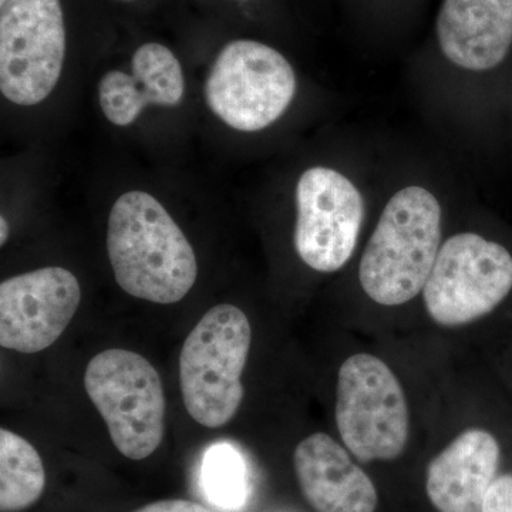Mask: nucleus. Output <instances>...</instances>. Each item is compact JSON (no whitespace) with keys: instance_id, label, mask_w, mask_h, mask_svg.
<instances>
[{"instance_id":"obj_18","label":"nucleus","mask_w":512,"mask_h":512,"mask_svg":"<svg viewBox=\"0 0 512 512\" xmlns=\"http://www.w3.org/2000/svg\"><path fill=\"white\" fill-rule=\"evenodd\" d=\"M134 512H211L204 505L190 500H161L144 505Z\"/></svg>"},{"instance_id":"obj_9","label":"nucleus","mask_w":512,"mask_h":512,"mask_svg":"<svg viewBox=\"0 0 512 512\" xmlns=\"http://www.w3.org/2000/svg\"><path fill=\"white\" fill-rule=\"evenodd\" d=\"M66 56L60 0L0 2V92L18 106H36L59 83Z\"/></svg>"},{"instance_id":"obj_8","label":"nucleus","mask_w":512,"mask_h":512,"mask_svg":"<svg viewBox=\"0 0 512 512\" xmlns=\"http://www.w3.org/2000/svg\"><path fill=\"white\" fill-rule=\"evenodd\" d=\"M298 92L295 69L281 52L256 40L221 50L205 82V100L228 127L258 133L284 117Z\"/></svg>"},{"instance_id":"obj_2","label":"nucleus","mask_w":512,"mask_h":512,"mask_svg":"<svg viewBox=\"0 0 512 512\" xmlns=\"http://www.w3.org/2000/svg\"><path fill=\"white\" fill-rule=\"evenodd\" d=\"M107 254L120 288L143 301L173 305L197 281V256L190 241L148 192L128 191L114 202Z\"/></svg>"},{"instance_id":"obj_15","label":"nucleus","mask_w":512,"mask_h":512,"mask_svg":"<svg viewBox=\"0 0 512 512\" xmlns=\"http://www.w3.org/2000/svg\"><path fill=\"white\" fill-rule=\"evenodd\" d=\"M45 467L35 447L19 434L0 430V510L19 512L42 497Z\"/></svg>"},{"instance_id":"obj_16","label":"nucleus","mask_w":512,"mask_h":512,"mask_svg":"<svg viewBox=\"0 0 512 512\" xmlns=\"http://www.w3.org/2000/svg\"><path fill=\"white\" fill-rule=\"evenodd\" d=\"M202 485L212 503L225 510H237L248 495L244 458L227 443L211 447L202 461Z\"/></svg>"},{"instance_id":"obj_20","label":"nucleus","mask_w":512,"mask_h":512,"mask_svg":"<svg viewBox=\"0 0 512 512\" xmlns=\"http://www.w3.org/2000/svg\"><path fill=\"white\" fill-rule=\"evenodd\" d=\"M124 2H130V0H124Z\"/></svg>"},{"instance_id":"obj_17","label":"nucleus","mask_w":512,"mask_h":512,"mask_svg":"<svg viewBox=\"0 0 512 512\" xmlns=\"http://www.w3.org/2000/svg\"><path fill=\"white\" fill-rule=\"evenodd\" d=\"M481 512H512V474L495 478L485 493Z\"/></svg>"},{"instance_id":"obj_5","label":"nucleus","mask_w":512,"mask_h":512,"mask_svg":"<svg viewBox=\"0 0 512 512\" xmlns=\"http://www.w3.org/2000/svg\"><path fill=\"white\" fill-rule=\"evenodd\" d=\"M336 429L360 463L393 461L410 437V410L399 377L384 360L356 353L342 363L336 383Z\"/></svg>"},{"instance_id":"obj_7","label":"nucleus","mask_w":512,"mask_h":512,"mask_svg":"<svg viewBox=\"0 0 512 512\" xmlns=\"http://www.w3.org/2000/svg\"><path fill=\"white\" fill-rule=\"evenodd\" d=\"M84 387L124 457L144 460L163 443L165 394L156 367L136 352L109 349L90 360Z\"/></svg>"},{"instance_id":"obj_1","label":"nucleus","mask_w":512,"mask_h":512,"mask_svg":"<svg viewBox=\"0 0 512 512\" xmlns=\"http://www.w3.org/2000/svg\"><path fill=\"white\" fill-rule=\"evenodd\" d=\"M367 239L357 281L367 298L397 308L421 296L444 241V201L426 178L390 188Z\"/></svg>"},{"instance_id":"obj_19","label":"nucleus","mask_w":512,"mask_h":512,"mask_svg":"<svg viewBox=\"0 0 512 512\" xmlns=\"http://www.w3.org/2000/svg\"><path fill=\"white\" fill-rule=\"evenodd\" d=\"M0 244L5 245L9 238V224L5 217L0 218Z\"/></svg>"},{"instance_id":"obj_4","label":"nucleus","mask_w":512,"mask_h":512,"mask_svg":"<svg viewBox=\"0 0 512 512\" xmlns=\"http://www.w3.org/2000/svg\"><path fill=\"white\" fill-rule=\"evenodd\" d=\"M293 248L303 265L318 274H336L352 261L367 218V191L348 167L306 168L293 191Z\"/></svg>"},{"instance_id":"obj_13","label":"nucleus","mask_w":512,"mask_h":512,"mask_svg":"<svg viewBox=\"0 0 512 512\" xmlns=\"http://www.w3.org/2000/svg\"><path fill=\"white\" fill-rule=\"evenodd\" d=\"M500 460V443L491 431L480 427L461 431L427 466L431 505L439 512H481Z\"/></svg>"},{"instance_id":"obj_10","label":"nucleus","mask_w":512,"mask_h":512,"mask_svg":"<svg viewBox=\"0 0 512 512\" xmlns=\"http://www.w3.org/2000/svg\"><path fill=\"white\" fill-rule=\"evenodd\" d=\"M82 302L72 272L47 266L12 276L0 285V345L15 352H42L63 335Z\"/></svg>"},{"instance_id":"obj_11","label":"nucleus","mask_w":512,"mask_h":512,"mask_svg":"<svg viewBox=\"0 0 512 512\" xmlns=\"http://www.w3.org/2000/svg\"><path fill=\"white\" fill-rule=\"evenodd\" d=\"M436 37L441 56L458 72H491L512 49V0H443Z\"/></svg>"},{"instance_id":"obj_12","label":"nucleus","mask_w":512,"mask_h":512,"mask_svg":"<svg viewBox=\"0 0 512 512\" xmlns=\"http://www.w3.org/2000/svg\"><path fill=\"white\" fill-rule=\"evenodd\" d=\"M303 497L316 512H376L379 495L372 478L348 448L326 433H313L293 451Z\"/></svg>"},{"instance_id":"obj_6","label":"nucleus","mask_w":512,"mask_h":512,"mask_svg":"<svg viewBox=\"0 0 512 512\" xmlns=\"http://www.w3.org/2000/svg\"><path fill=\"white\" fill-rule=\"evenodd\" d=\"M511 292L510 249L464 229L444 238L421 299L434 323L461 328L493 313Z\"/></svg>"},{"instance_id":"obj_3","label":"nucleus","mask_w":512,"mask_h":512,"mask_svg":"<svg viewBox=\"0 0 512 512\" xmlns=\"http://www.w3.org/2000/svg\"><path fill=\"white\" fill-rule=\"evenodd\" d=\"M251 345L248 316L228 303L205 313L185 339L178 362L181 393L188 414L201 426L220 429L237 416Z\"/></svg>"},{"instance_id":"obj_14","label":"nucleus","mask_w":512,"mask_h":512,"mask_svg":"<svg viewBox=\"0 0 512 512\" xmlns=\"http://www.w3.org/2000/svg\"><path fill=\"white\" fill-rule=\"evenodd\" d=\"M131 69V74L110 70L99 83L101 111L114 126H131L147 106L175 107L183 100V67L168 47H138Z\"/></svg>"},{"instance_id":"obj_21","label":"nucleus","mask_w":512,"mask_h":512,"mask_svg":"<svg viewBox=\"0 0 512 512\" xmlns=\"http://www.w3.org/2000/svg\"><path fill=\"white\" fill-rule=\"evenodd\" d=\"M0 2H2V0H0Z\"/></svg>"}]
</instances>
